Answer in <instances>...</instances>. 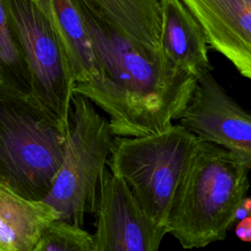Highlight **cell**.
I'll use <instances>...</instances> for the list:
<instances>
[{"mask_svg":"<svg viewBox=\"0 0 251 251\" xmlns=\"http://www.w3.org/2000/svg\"><path fill=\"white\" fill-rule=\"evenodd\" d=\"M250 168L251 163L201 140L176 186L166 233L184 249L225 239L246 197Z\"/></svg>","mask_w":251,"mask_h":251,"instance_id":"2","label":"cell"},{"mask_svg":"<svg viewBox=\"0 0 251 251\" xmlns=\"http://www.w3.org/2000/svg\"><path fill=\"white\" fill-rule=\"evenodd\" d=\"M57 220V213L45 202L27 200L0 187V251H30Z\"/></svg>","mask_w":251,"mask_h":251,"instance_id":"11","label":"cell"},{"mask_svg":"<svg viewBox=\"0 0 251 251\" xmlns=\"http://www.w3.org/2000/svg\"><path fill=\"white\" fill-rule=\"evenodd\" d=\"M250 210H251L250 198L245 197L242 200L239 208L237 209V212H236V215H235V220H242L246 217H249L250 216Z\"/></svg>","mask_w":251,"mask_h":251,"instance_id":"17","label":"cell"},{"mask_svg":"<svg viewBox=\"0 0 251 251\" xmlns=\"http://www.w3.org/2000/svg\"><path fill=\"white\" fill-rule=\"evenodd\" d=\"M103 21L138 45L161 52L159 0H81Z\"/></svg>","mask_w":251,"mask_h":251,"instance_id":"12","label":"cell"},{"mask_svg":"<svg viewBox=\"0 0 251 251\" xmlns=\"http://www.w3.org/2000/svg\"><path fill=\"white\" fill-rule=\"evenodd\" d=\"M200 142L178 124L145 136L113 138L108 159L111 174L163 229L176 186Z\"/></svg>","mask_w":251,"mask_h":251,"instance_id":"4","label":"cell"},{"mask_svg":"<svg viewBox=\"0 0 251 251\" xmlns=\"http://www.w3.org/2000/svg\"><path fill=\"white\" fill-rule=\"evenodd\" d=\"M3 2L28 74L30 96L67 133L75 79L55 26L39 2Z\"/></svg>","mask_w":251,"mask_h":251,"instance_id":"6","label":"cell"},{"mask_svg":"<svg viewBox=\"0 0 251 251\" xmlns=\"http://www.w3.org/2000/svg\"><path fill=\"white\" fill-rule=\"evenodd\" d=\"M160 49L166 59L194 78L212 71L205 34L180 0H159Z\"/></svg>","mask_w":251,"mask_h":251,"instance_id":"10","label":"cell"},{"mask_svg":"<svg viewBox=\"0 0 251 251\" xmlns=\"http://www.w3.org/2000/svg\"><path fill=\"white\" fill-rule=\"evenodd\" d=\"M61 39L75 84L87 83L99 72L82 16L75 0H41Z\"/></svg>","mask_w":251,"mask_h":251,"instance_id":"13","label":"cell"},{"mask_svg":"<svg viewBox=\"0 0 251 251\" xmlns=\"http://www.w3.org/2000/svg\"><path fill=\"white\" fill-rule=\"evenodd\" d=\"M93 251H158L165 229L140 208L126 185L105 170L98 188Z\"/></svg>","mask_w":251,"mask_h":251,"instance_id":"8","label":"cell"},{"mask_svg":"<svg viewBox=\"0 0 251 251\" xmlns=\"http://www.w3.org/2000/svg\"><path fill=\"white\" fill-rule=\"evenodd\" d=\"M0 83L30 95L28 74L0 0Z\"/></svg>","mask_w":251,"mask_h":251,"instance_id":"14","label":"cell"},{"mask_svg":"<svg viewBox=\"0 0 251 251\" xmlns=\"http://www.w3.org/2000/svg\"><path fill=\"white\" fill-rule=\"evenodd\" d=\"M85 24L99 75L75 84L109 117L114 137H138L171 127L186 107L196 78L170 63L162 52L129 40L75 0Z\"/></svg>","mask_w":251,"mask_h":251,"instance_id":"1","label":"cell"},{"mask_svg":"<svg viewBox=\"0 0 251 251\" xmlns=\"http://www.w3.org/2000/svg\"><path fill=\"white\" fill-rule=\"evenodd\" d=\"M235 233L237 237L243 242L251 241V217H246L237 224L235 227Z\"/></svg>","mask_w":251,"mask_h":251,"instance_id":"16","label":"cell"},{"mask_svg":"<svg viewBox=\"0 0 251 251\" xmlns=\"http://www.w3.org/2000/svg\"><path fill=\"white\" fill-rule=\"evenodd\" d=\"M66 134L30 95L0 83V187L43 201L63 163Z\"/></svg>","mask_w":251,"mask_h":251,"instance_id":"3","label":"cell"},{"mask_svg":"<svg viewBox=\"0 0 251 251\" xmlns=\"http://www.w3.org/2000/svg\"><path fill=\"white\" fill-rule=\"evenodd\" d=\"M178 125L202 141L225 148L251 163V117L211 72L196 79Z\"/></svg>","mask_w":251,"mask_h":251,"instance_id":"7","label":"cell"},{"mask_svg":"<svg viewBox=\"0 0 251 251\" xmlns=\"http://www.w3.org/2000/svg\"><path fill=\"white\" fill-rule=\"evenodd\" d=\"M207 43L251 78V0H180Z\"/></svg>","mask_w":251,"mask_h":251,"instance_id":"9","label":"cell"},{"mask_svg":"<svg viewBox=\"0 0 251 251\" xmlns=\"http://www.w3.org/2000/svg\"><path fill=\"white\" fill-rule=\"evenodd\" d=\"M30 251H93L92 235L81 226L54 221Z\"/></svg>","mask_w":251,"mask_h":251,"instance_id":"15","label":"cell"},{"mask_svg":"<svg viewBox=\"0 0 251 251\" xmlns=\"http://www.w3.org/2000/svg\"><path fill=\"white\" fill-rule=\"evenodd\" d=\"M113 138L107 117L74 93L63 163L43 200L55 210L57 221L81 226L85 214L96 211Z\"/></svg>","mask_w":251,"mask_h":251,"instance_id":"5","label":"cell"}]
</instances>
